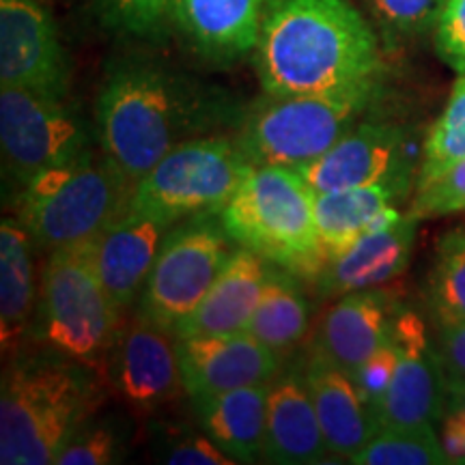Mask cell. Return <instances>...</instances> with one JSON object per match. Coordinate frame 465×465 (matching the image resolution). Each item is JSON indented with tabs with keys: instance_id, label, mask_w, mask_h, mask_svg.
Wrapping results in <instances>:
<instances>
[{
	"instance_id": "1",
	"label": "cell",
	"mask_w": 465,
	"mask_h": 465,
	"mask_svg": "<svg viewBox=\"0 0 465 465\" xmlns=\"http://www.w3.org/2000/svg\"><path fill=\"white\" fill-rule=\"evenodd\" d=\"M242 113L216 89L158 58L127 54L110 63L97 93V147L136 188L174 147L237 127Z\"/></svg>"
},
{
	"instance_id": "2",
	"label": "cell",
	"mask_w": 465,
	"mask_h": 465,
	"mask_svg": "<svg viewBox=\"0 0 465 465\" xmlns=\"http://www.w3.org/2000/svg\"><path fill=\"white\" fill-rule=\"evenodd\" d=\"M252 63L272 95L381 91L386 74L380 33L351 0H267Z\"/></svg>"
},
{
	"instance_id": "3",
	"label": "cell",
	"mask_w": 465,
	"mask_h": 465,
	"mask_svg": "<svg viewBox=\"0 0 465 465\" xmlns=\"http://www.w3.org/2000/svg\"><path fill=\"white\" fill-rule=\"evenodd\" d=\"M100 375L52 353L25 349L0 383V463L52 465L75 429L100 410Z\"/></svg>"
},
{
	"instance_id": "4",
	"label": "cell",
	"mask_w": 465,
	"mask_h": 465,
	"mask_svg": "<svg viewBox=\"0 0 465 465\" xmlns=\"http://www.w3.org/2000/svg\"><path fill=\"white\" fill-rule=\"evenodd\" d=\"M134 183L95 147L35 174L11 209L37 252L50 254L95 242L130 209Z\"/></svg>"
},
{
	"instance_id": "5",
	"label": "cell",
	"mask_w": 465,
	"mask_h": 465,
	"mask_svg": "<svg viewBox=\"0 0 465 465\" xmlns=\"http://www.w3.org/2000/svg\"><path fill=\"white\" fill-rule=\"evenodd\" d=\"M315 190L298 168L254 166L218 216L237 246L311 284L325 267Z\"/></svg>"
},
{
	"instance_id": "6",
	"label": "cell",
	"mask_w": 465,
	"mask_h": 465,
	"mask_svg": "<svg viewBox=\"0 0 465 465\" xmlns=\"http://www.w3.org/2000/svg\"><path fill=\"white\" fill-rule=\"evenodd\" d=\"M104 287L93 243L50 252L39 274V298L26 349L65 358L100 375L124 322Z\"/></svg>"
},
{
	"instance_id": "7",
	"label": "cell",
	"mask_w": 465,
	"mask_h": 465,
	"mask_svg": "<svg viewBox=\"0 0 465 465\" xmlns=\"http://www.w3.org/2000/svg\"><path fill=\"white\" fill-rule=\"evenodd\" d=\"M380 91L349 95H272L243 108L235 143L252 166L304 168L366 119Z\"/></svg>"
},
{
	"instance_id": "8",
	"label": "cell",
	"mask_w": 465,
	"mask_h": 465,
	"mask_svg": "<svg viewBox=\"0 0 465 465\" xmlns=\"http://www.w3.org/2000/svg\"><path fill=\"white\" fill-rule=\"evenodd\" d=\"M252 168L232 136L192 138L136 183L132 207L173 224L199 213H218Z\"/></svg>"
},
{
	"instance_id": "9",
	"label": "cell",
	"mask_w": 465,
	"mask_h": 465,
	"mask_svg": "<svg viewBox=\"0 0 465 465\" xmlns=\"http://www.w3.org/2000/svg\"><path fill=\"white\" fill-rule=\"evenodd\" d=\"M95 132L67 97L0 86V151L5 201L14 203L45 168L95 149Z\"/></svg>"
},
{
	"instance_id": "10",
	"label": "cell",
	"mask_w": 465,
	"mask_h": 465,
	"mask_svg": "<svg viewBox=\"0 0 465 465\" xmlns=\"http://www.w3.org/2000/svg\"><path fill=\"white\" fill-rule=\"evenodd\" d=\"M237 243L218 213H199L173 224L151 267L136 308L160 328H174L216 282Z\"/></svg>"
},
{
	"instance_id": "11",
	"label": "cell",
	"mask_w": 465,
	"mask_h": 465,
	"mask_svg": "<svg viewBox=\"0 0 465 465\" xmlns=\"http://www.w3.org/2000/svg\"><path fill=\"white\" fill-rule=\"evenodd\" d=\"M102 383L132 414H158L185 394L174 334L132 308L116 330Z\"/></svg>"
},
{
	"instance_id": "12",
	"label": "cell",
	"mask_w": 465,
	"mask_h": 465,
	"mask_svg": "<svg viewBox=\"0 0 465 465\" xmlns=\"http://www.w3.org/2000/svg\"><path fill=\"white\" fill-rule=\"evenodd\" d=\"M416 138L405 125L362 119L322 158L300 168L315 194L360 185L418 182Z\"/></svg>"
},
{
	"instance_id": "13",
	"label": "cell",
	"mask_w": 465,
	"mask_h": 465,
	"mask_svg": "<svg viewBox=\"0 0 465 465\" xmlns=\"http://www.w3.org/2000/svg\"><path fill=\"white\" fill-rule=\"evenodd\" d=\"M69 58L45 0H0V86L69 95Z\"/></svg>"
},
{
	"instance_id": "14",
	"label": "cell",
	"mask_w": 465,
	"mask_h": 465,
	"mask_svg": "<svg viewBox=\"0 0 465 465\" xmlns=\"http://www.w3.org/2000/svg\"><path fill=\"white\" fill-rule=\"evenodd\" d=\"M394 341L399 364L391 388L375 407V420L380 429L435 424L444 414L449 375L433 336L424 319L405 306L394 325Z\"/></svg>"
},
{
	"instance_id": "15",
	"label": "cell",
	"mask_w": 465,
	"mask_h": 465,
	"mask_svg": "<svg viewBox=\"0 0 465 465\" xmlns=\"http://www.w3.org/2000/svg\"><path fill=\"white\" fill-rule=\"evenodd\" d=\"M403 298L397 289L375 287L345 293L325 306L311 347L351 375L391 341Z\"/></svg>"
},
{
	"instance_id": "16",
	"label": "cell",
	"mask_w": 465,
	"mask_h": 465,
	"mask_svg": "<svg viewBox=\"0 0 465 465\" xmlns=\"http://www.w3.org/2000/svg\"><path fill=\"white\" fill-rule=\"evenodd\" d=\"M177 353L188 399L270 383L284 364L250 332L177 339Z\"/></svg>"
},
{
	"instance_id": "17",
	"label": "cell",
	"mask_w": 465,
	"mask_h": 465,
	"mask_svg": "<svg viewBox=\"0 0 465 465\" xmlns=\"http://www.w3.org/2000/svg\"><path fill=\"white\" fill-rule=\"evenodd\" d=\"M267 0H171V26L196 56L229 67L259 42Z\"/></svg>"
},
{
	"instance_id": "18",
	"label": "cell",
	"mask_w": 465,
	"mask_h": 465,
	"mask_svg": "<svg viewBox=\"0 0 465 465\" xmlns=\"http://www.w3.org/2000/svg\"><path fill=\"white\" fill-rule=\"evenodd\" d=\"M171 229L173 223L130 205L124 216L93 242V259L104 287L124 315L136 308Z\"/></svg>"
},
{
	"instance_id": "19",
	"label": "cell",
	"mask_w": 465,
	"mask_h": 465,
	"mask_svg": "<svg viewBox=\"0 0 465 465\" xmlns=\"http://www.w3.org/2000/svg\"><path fill=\"white\" fill-rule=\"evenodd\" d=\"M420 220L405 213L399 223L364 235L339 259L325 263L311 287L319 302H332L362 289L388 287L410 267Z\"/></svg>"
},
{
	"instance_id": "20",
	"label": "cell",
	"mask_w": 465,
	"mask_h": 465,
	"mask_svg": "<svg viewBox=\"0 0 465 465\" xmlns=\"http://www.w3.org/2000/svg\"><path fill=\"white\" fill-rule=\"evenodd\" d=\"M300 362L330 455L349 463L380 429L373 410L366 405L351 375L312 347Z\"/></svg>"
},
{
	"instance_id": "21",
	"label": "cell",
	"mask_w": 465,
	"mask_h": 465,
	"mask_svg": "<svg viewBox=\"0 0 465 465\" xmlns=\"http://www.w3.org/2000/svg\"><path fill=\"white\" fill-rule=\"evenodd\" d=\"M315 405L308 392L300 360L282 364L270 381L263 461L278 465H311L328 461Z\"/></svg>"
},
{
	"instance_id": "22",
	"label": "cell",
	"mask_w": 465,
	"mask_h": 465,
	"mask_svg": "<svg viewBox=\"0 0 465 465\" xmlns=\"http://www.w3.org/2000/svg\"><path fill=\"white\" fill-rule=\"evenodd\" d=\"M270 272V261L237 246L205 298L174 328V339L246 332Z\"/></svg>"
},
{
	"instance_id": "23",
	"label": "cell",
	"mask_w": 465,
	"mask_h": 465,
	"mask_svg": "<svg viewBox=\"0 0 465 465\" xmlns=\"http://www.w3.org/2000/svg\"><path fill=\"white\" fill-rule=\"evenodd\" d=\"M410 185L375 183L323 192L315 196V220L325 261L339 259L369 232L399 223V203L407 199Z\"/></svg>"
},
{
	"instance_id": "24",
	"label": "cell",
	"mask_w": 465,
	"mask_h": 465,
	"mask_svg": "<svg viewBox=\"0 0 465 465\" xmlns=\"http://www.w3.org/2000/svg\"><path fill=\"white\" fill-rule=\"evenodd\" d=\"M35 246L31 232L15 216L0 223V345L3 358L14 360L28 347L39 281L35 276Z\"/></svg>"
},
{
	"instance_id": "25",
	"label": "cell",
	"mask_w": 465,
	"mask_h": 465,
	"mask_svg": "<svg viewBox=\"0 0 465 465\" xmlns=\"http://www.w3.org/2000/svg\"><path fill=\"white\" fill-rule=\"evenodd\" d=\"M270 383L192 397L196 424L235 463H259L265 455Z\"/></svg>"
},
{
	"instance_id": "26",
	"label": "cell",
	"mask_w": 465,
	"mask_h": 465,
	"mask_svg": "<svg viewBox=\"0 0 465 465\" xmlns=\"http://www.w3.org/2000/svg\"><path fill=\"white\" fill-rule=\"evenodd\" d=\"M311 300H308L304 281L282 267L272 265L263 295L257 311L250 319L246 332L287 360L298 351L311 332Z\"/></svg>"
},
{
	"instance_id": "27",
	"label": "cell",
	"mask_w": 465,
	"mask_h": 465,
	"mask_svg": "<svg viewBox=\"0 0 465 465\" xmlns=\"http://www.w3.org/2000/svg\"><path fill=\"white\" fill-rule=\"evenodd\" d=\"M427 306L435 328L465 323V226L438 240L427 278Z\"/></svg>"
},
{
	"instance_id": "28",
	"label": "cell",
	"mask_w": 465,
	"mask_h": 465,
	"mask_svg": "<svg viewBox=\"0 0 465 465\" xmlns=\"http://www.w3.org/2000/svg\"><path fill=\"white\" fill-rule=\"evenodd\" d=\"M349 463L356 465H449L433 424L381 427Z\"/></svg>"
},
{
	"instance_id": "29",
	"label": "cell",
	"mask_w": 465,
	"mask_h": 465,
	"mask_svg": "<svg viewBox=\"0 0 465 465\" xmlns=\"http://www.w3.org/2000/svg\"><path fill=\"white\" fill-rule=\"evenodd\" d=\"M132 449V424L119 414H91L75 429L56 465H114Z\"/></svg>"
},
{
	"instance_id": "30",
	"label": "cell",
	"mask_w": 465,
	"mask_h": 465,
	"mask_svg": "<svg viewBox=\"0 0 465 465\" xmlns=\"http://www.w3.org/2000/svg\"><path fill=\"white\" fill-rule=\"evenodd\" d=\"M465 158V72L457 74L444 113L435 121L422 143L420 171L416 185L438 177Z\"/></svg>"
},
{
	"instance_id": "31",
	"label": "cell",
	"mask_w": 465,
	"mask_h": 465,
	"mask_svg": "<svg viewBox=\"0 0 465 465\" xmlns=\"http://www.w3.org/2000/svg\"><path fill=\"white\" fill-rule=\"evenodd\" d=\"M386 48L416 42L433 33L446 0H358Z\"/></svg>"
},
{
	"instance_id": "32",
	"label": "cell",
	"mask_w": 465,
	"mask_h": 465,
	"mask_svg": "<svg viewBox=\"0 0 465 465\" xmlns=\"http://www.w3.org/2000/svg\"><path fill=\"white\" fill-rule=\"evenodd\" d=\"M110 31L143 42H162L171 26V0H95Z\"/></svg>"
},
{
	"instance_id": "33",
	"label": "cell",
	"mask_w": 465,
	"mask_h": 465,
	"mask_svg": "<svg viewBox=\"0 0 465 465\" xmlns=\"http://www.w3.org/2000/svg\"><path fill=\"white\" fill-rule=\"evenodd\" d=\"M153 446L160 461L168 465H235V459L226 455L201 427H158Z\"/></svg>"
},
{
	"instance_id": "34",
	"label": "cell",
	"mask_w": 465,
	"mask_h": 465,
	"mask_svg": "<svg viewBox=\"0 0 465 465\" xmlns=\"http://www.w3.org/2000/svg\"><path fill=\"white\" fill-rule=\"evenodd\" d=\"M407 213L418 220L465 213V158L431 182L416 185L414 201Z\"/></svg>"
},
{
	"instance_id": "35",
	"label": "cell",
	"mask_w": 465,
	"mask_h": 465,
	"mask_svg": "<svg viewBox=\"0 0 465 465\" xmlns=\"http://www.w3.org/2000/svg\"><path fill=\"white\" fill-rule=\"evenodd\" d=\"M397 364H399V345L397 341H394V332H392L391 341L383 342L373 356L366 358L364 362L351 373L353 383L358 386V391L366 401V405L373 410V414H375V407L380 405V401L383 399V394H386L388 388H391Z\"/></svg>"
},
{
	"instance_id": "36",
	"label": "cell",
	"mask_w": 465,
	"mask_h": 465,
	"mask_svg": "<svg viewBox=\"0 0 465 465\" xmlns=\"http://www.w3.org/2000/svg\"><path fill=\"white\" fill-rule=\"evenodd\" d=\"M433 45L452 72H465V0H446L433 28Z\"/></svg>"
},
{
	"instance_id": "37",
	"label": "cell",
	"mask_w": 465,
	"mask_h": 465,
	"mask_svg": "<svg viewBox=\"0 0 465 465\" xmlns=\"http://www.w3.org/2000/svg\"><path fill=\"white\" fill-rule=\"evenodd\" d=\"M433 341L446 375L465 380V323L435 328Z\"/></svg>"
},
{
	"instance_id": "38",
	"label": "cell",
	"mask_w": 465,
	"mask_h": 465,
	"mask_svg": "<svg viewBox=\"0 0 465 465\" xmlns=\"http://www.w3.org/2000/svg\"><path fill=\"white\" fill-rule=\"evenodd\" d=\"M444 414L455 416L465 424V380L449 377L446 381V407Z\"/></svg>"
}]
</instances>
